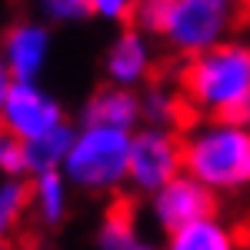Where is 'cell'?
Masks as SVG:
<instances>
[{"instance_id": "1", "label": "cell", "mask_w": 250, "mask_h": 250, "mask_svg": "<svg viewBox=\"0 0 250 250\" xmlns=\"http://www.w3.org/2000/svg\"><path fill=\"white\" fill-rule=\"evenodd\" d=\"M177 94L197 120H233L250 127V40H224L184 60Z\"/></svg>"}, {"instance_id": "2", "label": "cell", "mask_w": 250, "mask_h": 250, "mask_svg": "<svg viewBox=\"0 0 250 250\" xmlns=\"http://www.w3.org/2000/svg\"><path fill=\"white\" fill-rule=\"evenodd\" d=\"M244 20V0H137L134 27L190 60L230 40Z\"/></svg>"}, {"instance_id": "3", "label": "cell", "mask_w": 250, "mask_h": 250, "mask_svg": "<svg viewBox=\"0 0 250 250\" xmlns=\"http://www.w3.org/2000/svg\"><path fill=\"white\" fill-rule=\"evenodd\" d=\"M184 173L213 197L250 193V127L233 120H193L184 130Z\"/></svg>"}, {"instance_id": "4", "label": "cell", "mask_w": 250, "mask_h": 250, "mask_svg": "<svg viewBox=\"0 0 250 250\" xmlns=\"http://www.w3.org/2000/svg\"><path fill=\"white\" fill-rule=\"evenodd\" d=\"M130 137L134 134L80 124L63 160V177L70 180V187L90 197H110L120 187H127Z\"/></svg>"}, {"instance_id": "5", "label": "cell", "mask_w": 250, "mask_h": 250, "mask_svg": "<svg viewBox=\"0 0 250 250\" xmlns=\"http://www.w3.org/2000/svg\"><path fill=\"white\" fill-rule=\"evenodd\" d=\"M184 173V137L170 127H140L130 137V177L127 187L150 197Z\"/></svg>"}, {"instance_id": "6", "label": "cell", "mask_w": 250, "mask_h": 250, "mask_svg": "<svg viewBox=\"0 0 250 250\" xmlns=\"http://www.w3.org/2000/svg\"><path fill=\"white\" fill-rule=\"evenodd\" d=\"M67 110L57 97L40 83H14L7 97V107L0 114V130L14 134L23 144H34L40 137L67 127Z\"/></svg>"}, {"instance_id": "7", "label": "cell", "mask_w": 250, "mask_h": 250, "mask_svg": "<svg viewBox=\"0 0 250 250\" xmlns=\"http://www.w3.org/2000/svg\"><path fill=\"white\" fill-rule=\"evenodd\" d=\"M157 40L144 34L140 27L127 23L120 27V34L110 40L107 54H104V77L114 87L124 90H144L154 83L157 74Z\"/></svg>"}, {"instance_id": "8", "label": "cell", "mask_w": 250, "mask_h": 250, "mask_svg": "<svg viewBox=\"0 0 250 250\" xmlns=\"http://www.w3.org/2000/svg\"><path fill=\"white\" fill-rule=\"evenodd\" d=\"M0 54L7 60L17 83H40L54 54V27L37 17H23L10 23L0 37Z\"/></svg>"}, {"instance_id": "9", "label": "cell", "mask_w": 250, "mask_h": 250, "mask_svg": "<svg viewBox=\"0 0 250 250\" xmlns=\"http://www.w3.org/2000/svg\"><path fill=\"white\" fill-rule=\"evenodd\" d=\"M213 210H217V197L187 173H180L177 180H170L167 187H160L157 193L147 197V213L160 233L180 230Z\"/></svg>"}, {"instance_id": "10", "label": "cell", "mask_w": 250, "mask_h": 250, "mask_svg": "<svg viewBox=\"0 0 250 250\" xmlns=\"http://www.w3.org/2000/svg\"><path fill=\"white\" fill-rule=\"evenodd\" d=\"M80 124L87 127H107V130H124L137 134L144 127V110H140V90H124L114 83H104L100 90L90 94L83 104Z\"/></svg>"}, {"instance_id": "11", "label": "cell", "mask_w": 250, "mask_h": 250, "mask_svg": "<svg viewBox=\"0 0 250 250\" xmlns=\"http://www.w3.org/2000/svg\"><path fill=\"white\" fill-rule=\"evenodd\" d=\"M74 187L63 177V170H47L30 177V220L43 230H57L70 217Z\"/></svg>"}, {"instance_id": "12", "label": "cell", "mask_w": 250, "mask_h": 250, "mask_svg": "<svg viewBox=\"0 0 250 250\" xmlns=\"http://www.w3.org/2000/svg\"><path fill=\"white\" fill-rule=\"evenodd\" d=\"M164 250H244V233L213 210L180 230L167 233Z\"/></svg>"}, {"instance_id": "13", "label": "cell", "mask_w": 250, "mask_h": 250, "mask_svg": "<svg viewBox=\"0 0 250 250\" xmlns=\"http://www.w3.org/2000/svg\"><path fill=\"white\" fill-rule=\"evenodd\" d=\"M94 247L97 250H160L157 244H150L140 224H137V213L127 204H114L107 207L100 227L94 233Z\"/></svg>"}, {"instance_id": "14", "label": "cell", "mask_w": 250, "mask_h": 250, "mask_svg": "<svg viewBox=\"0 0 250 250\" xmlns=\"http://www.w3.org/2000/svg\"><path fill=\"white\" fill-rule=\"evenodd\" d=\"M140 110H144V127H170L184 130L187 124V104L177 94V87H144L140 90Z\"/></svg>"}, {"instance_id": "15", "label": "cell", "mask_w": 250, "mask_h": 250, "mask_svg": "<svg viewBox=\"0 0 250 250\" xmlns=\"http://www.w3.org/2000/svg\"><path fill=\"white\" fill-rule=\"evenodd\" d=\"M30 220V180L0 177V240H14V233Z\"/></svg>"}, {"instance_id": "16", "label": "cell", "mask_w": 250, "mask_h": 250, "mask_svg": "<svg viewBox=\"0 0 250 250\" xmlns=\"http://www.w3.org/2000/svg\"><path fill=\"white\" fill-rule=\"evenodd\" d=\"M74 134H77V127L67 124V127L54 130V134L27 144L30 177H34V173H47V170H63V160H67V150H70V144H74Z\"/></svg>"}, {"instance_id": "17", "label": "cell", "mask_w": 250, "mask_h": 250, "mask_svg": "<svg viewBox=\"0 0 250 250\" xmlns=\"http://www.w3.org/2000/svg\"><path fill=\"white\" fill-rule=\"evenodd\" d=\"M34 17L43 20L47 27H74L94 17L90 0H30Z\"/></svg>"}, {"instance_id": "18", "label": "cell", "mask_w": 250, "mask_h": 250, "mask_svg": "<svg viewBox=\"0 0 250 250\" xmlns=\"http://www.w3.org/2000/svg\"><path fill=\"white\" fill-rule=\"evenodd\" d=\"M0 177L3 180H30L27 144L7 130H0Z\"/></svg>"}, {"instance_id": "19", "label": "cell", "mask_w": 250, "mask_h": 250, "mask_svg": "<svg viewBox=\"0 0 250 250\" xmlns=\"http://www.w3.org/2000/svg\"><path fill=\"white\" fill-rule=\"evenodd\" d=\"M90 10L97 20H107V23H120L127 27L134 20L137 0H90Z\"/></svg>"}, {"instance_id": "20", "label": "cell", "mask_w": 250, "mask_h": 250, "mask_svg": "<svg viewBox=\"0 0 250 250\" xmlns=\"http://www.w3.org/2000/svg\"><path fill=\"white\" fill-rule=\"evenodd\" d=\"M14 74H10V67H7V60H3V54H0V114H3V107H7V97H10V90H14Z\"/></svg>"}, {"instance_id": "21", "label": "cell", "mask_w": 250, "mask_h": 250, "mask_svg": "<svg viewBox=\"0 0 250 250\" xmlns=\"http://www.w3.org/2000/svg\"><path fill=\"white\" fill-rule=\"evenodd\" d=\"M0 250H14V240H0Z\"/></svg>"}, {"instance_id": "22", "label": "cell", "mask_w": 250, "mask_h": 250, "mask_svg": "<svg viewBox=\"0 0 250 250\" xmlns=\"http://www.w3.org/2000/svg\"><path fill=\"white\" fill-rule=\"evenodd\" d=\"M244 17L250 20V0H244Z\"/></svg>"}]
</instances>
